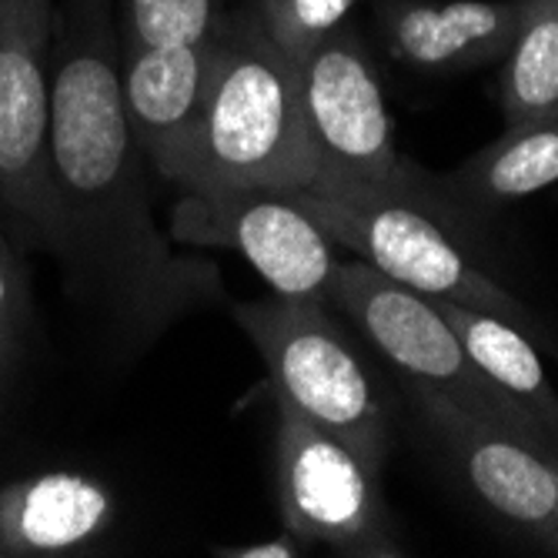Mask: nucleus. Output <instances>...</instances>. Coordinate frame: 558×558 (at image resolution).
I'll return each mask as SVG.
<instances>
[{
	"instance_id": "nucleus-1",
	"label": "nucleus",
	"mask_w": 558,
	"mask_h": 558,
	"mask_svg": "<svg viewBox=\"0 0 558 558\" xmlns=\"http://www.w3.org/2000/svg\"><path fill=\"white\" fill-rule=\"evenodd\" d=\"M54 27V255L131 341H150L181 318L221 301L225 278L211 258L178 251L155 218L150 165L128 121L121 50L108 0H68Z\"/></svg>"
},
{
	"instance_id": "nucleus-2",
	"label": "nucleus",
	"mask_w": 558,
	"mask_h": 558,
	"mask_svg": "<svg viewBox=\"0 0 558 558\" xmlns=\"http://www.w3.org/2000/svg\"><path fill=\"white\" fill-rule=\"evenodd\" d=\"M318 165L301 105L298 64L265 34L251 8L225 11L178 191H304Z\"/></svg>"
},
{
	"instance_id": "nucleus-3",
	"label": "nucleus",
	"mask_w": 558,
	"mask_h": 558,
	"mask_svg": "<svg viewBox=\"0 0 558 558\" xmlns=\"http://www.w3.org/2000/svg\"><path fill=\"white\" fill-rule=\"evenodd\" d=\"M234 322L262 354L275 401L331 432L381 472L388 409L372 372L335 322L331 304L271 291L234 304Z\"/></svg>"
},
{
	"instance_id": "nucleus-4",
	"label": "nucleus",
	"mask_w": 558,
	"mask_h": 558,
	"mask_svg": "<svg viewBox=\"0 0 558 558\" xmlns=\"http://www.w3.org/2000/svg\"><path fill=\"white\" fill-rule=\"evenodd\" d=\"M298 77L318 165L315 184L304 191L425 208L428 184L398 155L385 90L362 37L335 31L298 64Z\"/></svg>"
},
{
	"instance_id": "nucleus-5",
	"label": "nucleus",
	"mask_w": 558,
	"mask_h": 558,
	"mask_svg": "<svg viewBox=\"0 0 558 558\" xmlns=\"http://www.w3.org/2000/svg\"><path fill=\"white\" fill-rule=\"evenodd\" d=\"M325 301L359 328L412 381V388L448 395L558 454V438L512 395L482 375L432 298L385 278L362 258H348L338 262Z\"/></svg>"
},
{
	"instance_id": "nucleus-6",
	"label": "nucleus",
	"mask_w": 558,
	"mask_h": 558,
	"mask_svg": "<svg viewBox=\"0 0 558 558\" xmlns=\"http://www.w3.org/2000/svg\"><path fill=\"white\" fill-rule=\"evenodd\" d=\"M291 194L335 244L348 247L354 258L368 262L385 278L432 301L465 304L512 322L522 331H535V318L525 312V304L478 271L425 208L409 201L328 197L315 191Z\"/></svg>"
},
{
	"instance_id": "nucleus-7",
	"label": "nucleus",
	"mask_w": 558,
	"mask_h": 558,
	"mask_svg": "<svg viewBox=\"0 0 558 558\" xmlns=\"http://www.w3.org/2000/svg\"><path fill=\"white\" fill-rule=\"evenodd\" d=\"M50 50L54 0H0V208L27 244L54 251Z\"/></svg>"
},
{
	"instance_id": "nucleus-8",
	"label": "nucleus",
	"mask_w": 558,
	"mask_h": 558,
	"mask_svg": "<svg viewBox=\"0 0 558 558\" xmlns=\"http://www.w3.org/2000/svg\"><path fill=\"white\" fill-rule=\"evenodd\" d=\"M278 404L275 485L281 529L308 548L325 545L338 555L395 558L404 555L391 532L378 488V472L341 438Z\"/></svg>"
},
{
	"instance_id": "nucleus-9",
	"label": "nucleus",
	"mask_w": 558,
	"mask_h": 558,
	"mask_svg": "<svg viewBox=\"0 0 558 558\" xmlns=\"http://www.w3.org/2000/svg\"><path fill=\"white\" fill-rule=\"evenodd\" d=\"M168 234L178 247L234 251L288 298L325 301L338 268L335 241L284 191H181Z\"/></svg>"
},
{
	"instance_id": "nucleus-10",
	"label": "nucleus",
	"mask_w": 558,
	"mask_h": 558,
	"mask_svg": "<svg viewBox=\"0 0 558 558\" xmlns=\"http://www.w3.org/2000/svg\"><path fill=\"white\" fill-rule=\"evenodd\" d=\"M422 418L462 485L501 525L558 555V454L448 395L412 388Z\"/></svg>"
},
{
	"instance_id": "nucleus-11",
	"label": "nucleus",
	"mask_w": 558,
	"mask_h": 558,
	"mask_svg": "<svg viewBox=\"0 0 558 558\" xmlns=\"http://www.w3.org/2000/svg\"><path fill=\"white\" fill-rule=\"evenodd\" d=\"M525 0H375L385 54L418 74H469L509 54Z\"/></svg>"
},
{
	"instance_id": "nucleus-12",
	"label": "nucleus",
	"mask_w": 558,
	"mask_h": 558,
	"mask_svg": "<svg viewBox=\"0 0 558 558\" xmlns=\"http://www.w3.org/2000/svg\"><path fill=\"white\" fill-rule=\"evenodd\" d=\"M114 492L81 472L27 475L0 488V555H71L105 538Z\"/></svg>"
},
{
	"instance_id": "nucleus-13",
	"label": "nucleus",
	"mask_w": 558,
	"mask_h": 558,
	"mask_svg": "<svg viewBox=\"0 0 558 558\" xmlns=\"http://www.w3.org/2000/svg\"><path fill=\"white\" fill-rule=\"evenodd\" d=\"M558 181V114L505 124V131L438 187L475 208L522 201Z\"/></svg>"
},
{
	"instance_id": "nucleus-14",
	"label": "nucleus",
	"mask_w": 558,
	"mask_h": 558,
	"mask_svg": "<svg viewBox=\"0 0 558 558\" xmlns=\"http://www.w3.org/2000/svg\"><path fill=\"white\" fill-rule=\"evenodd\" d=\"M435 304L451 325V331L459 335L469 359L482 368V375L495 381L505 395H512L532 418H538L558 438V395L545 375L532 338L498 315L475 312L451 301Z\"/></svg>"
},
{
	"instance_id": "nucleus-15",
	"label": "nucleus",
	"mask_w": 558,
	"mask_h": 558,
	"mask_svg": "<svg viewBox=\"0 0 558 558\" xmlns=\"http://www.w3.org/2000/svg\"><path fill=\"white\" fill-rule=\"evenodd\" d=\"M505 124L558 114V0H525V14L498 71Z\"/></svg>"
},
{
	"instance_id": "nucleus-16",
	"label": "nucleus",
	"mask_w": 558,
	"mask_h": 558,
	"mask_svg": "<svg viewBox=\"0 0 558 558\" xmlns=\"http://www.w3.org/2000/svg\"><path fill=\"white\" fill-rule=\"evenodd\" d=\"M225 0H121L118 50H208Z\"/></svg>"
},
{
	"instance_id": "nucleus-17",
	"label": "nucleus",
	"mask_w": 558,
	"mask_h": 558,
	"mask_svg": "<svg viewBox=\"0 0 558 558\" xmlns=\"http://www.w3.org/2000/svg\"><path fill=\"white\" fill-rule=\"evenodd\" d=\"M247 8L265 34L301 64L335 31L348 27V14L359 8V0H247Z\"/></svg>"
},
{
	"instance_id": "nucleus-18",
	"label": "nucleus",
	"mask_w": 558,
	"mask_h": 558,
	"mask_svg": "<svg viewBox=\"0 0 558 558\" xmlns=\"http://www.w3.org/2000/svg\"><path fill=\"white\" fill-rule=\"evenodd\" d=\"M34 322V301H31V281L14 255L11 241L0 234V398L14 385L21 362L27 354Z\"/></svg>"
},
{
	"instance_id": "nucleus-19",
	"label": "nucleus",
	"mask_w": 558,
	"mask_h": 558,
	"mask_svg": "<svg viewBox=\"0 0 558 558\" xmlns=\"http://www.w3.org/2000/svg\"><path fill=\"white\" fill-rule=\"evenodd\" d=\"M304 551H308V545H304L298 535L291 532H278L271 538H258V542H238V545H218L211 548V555L218 558H301Z\"/></svg>"
}]
</instances>
